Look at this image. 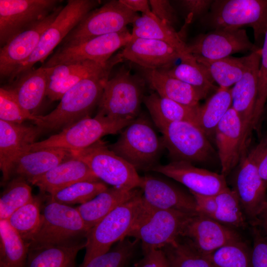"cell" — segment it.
Segmentation results:
<instances>
[{
	"instance_id": "cell-1",
	"label": "cell",
	"mask_w": 267,
	"mask_h": 267,
	"mask_svg": "<svg viewBox=\"0 0 267 267\" xmlns=\"http://www.w3.org/2000/svg\"><path fill=\"white\" fill-rule=\"evenodd\" d=\"M119 63L117 59L111 58L103 70L87 77L68 90L53 111L45 115H38L35 124L42 132L63 130L90 117L99 104L112 69Z\"/></svg>"
},
{
	"instance_id": "cell-2",
	"label": "cell",
	"mask_w": 267,
	"mask_h": 267,
	"mask_svg": "<svg viewBox=\"0 0 267 267\" xmlns=\"http://www.w3.org/2000/svg\"><path fill=\"white\" fill-rule=\"evenodd\" d=\"M141 192L117 207L88 231L85 255L78 267H85L93 258L108 251L112 245L128 237L144 210Z\"/></svg>"
},
{
	"instance_id": "cell-3",
	"label": "cell",
	"mask_w": 267,
	"mask_h": 267,
	"mask_svg": "<svg viewBox=\"0 0 267 267\" xmlns=\"http://www.w3.org/2000/svg\"><path fill=\"white\" fill-rule=\"evenodd\" d=\"M42 214L39 226L26 243L29 251L86 239L88 230L76 207L49 198Z\"/></svg>"
},
{
	"instance_id": "cell-4",
	"label": "cell",
	"mask_w": 267,
	"mask_h": 267,
	"mask_svg": "<svg viewBox=\"0 0 267 267\" xmlns=\"http://www.w3.org/2000/svg\"><path fill=\"white\" fill-rule=\"evenodd\" d=\"M109 148L137 170L151 171L157 164L165 148L152 123L138 116L120 132L117 141Z\"/></svg>"
},
{
	"instance_id": "cell-5",
	"label": "cell",
	"mask_w": 267,
	"mask_h": 267,
	"mask_svg": "<svg viewBox=\"0 0 267 267\" xmlns=\"http://www.w3.org/2000/svg\"><path fill=\"white\" fill-rule=\"evenodd\" d=\"M144 81L123 66L106 82L97 114L112 120L131 123L138 116Z\"/></svg>"
},
{
	"instance_id": "cell-6",
	"label": "cell",
	"mask_w": 267,
	"mask_h": 267,
	"mask_svg": "<svg viewBox=\"0 0 267 267\" xmlns=\"http://www.w3.org/2000/svg\"><path fill=\"white\" fill-rule=\"evenodd\" d=\"M201 21L212 30L250 26L255 43L260 44L267 30V0H214Z\"/></svg>"
},
{
	"instance_id": "cell-7",
	"label": "cell",
	"mask_w": 267,
	"mask_h": 267,
	"mask_svg": "<svg viewBox=\"0 0 267 267\" xmlns=\"http://www.w3.org/2000/svg\"><path fill=\"white\" fill-rule=\"evenodd\" d=\"M144 205L137 223L128 236L141 242L142 251L162 249L178 240L190 218L197 214Z\"/></svg>"
},
{
	"instance_id": "cell-8",
	"label": "cell",
	"mask_w": 267,
	"mask_h": 267,
	"mask_svg": "<svg viewBox=\"0 0 267 267\" xmlns=\"http://www.w3.org/2000/svg\"><path fill=\"white\" fill-rule=\"evenodd\" d=\"M70 151L72 157L85 162L105 183L129 190L139 188L141 177L137 170L102 140L85 148Z\"/></svg>"
},
{
	"instance_id": "cell-9",
	"label": "cell",
	"mask_w": 267,
	"mask_h": 267,
	"mask_svg": "<svg viewBox=\"0 0 267 267\" xmlns=\"http://www.w3.org/2000/svg\"><path fill=\"white\" fill-rule=\"evenodd\" d=\"M97 0H68L58 15L42 35L30 57L20 66L9 79L12 82L31 70L38 62H43L55 47L89 12L100 3Z\"/></svg>"
},
{
	"instance_id": "cell-10",
	"label": "cell",
	"mask_w": 267,
	"mask_h": 267,
	"mask_svg": "<svg viewBox=\"0 0 267 267\" xmlns=\"http://www.w3.org/2000/svg\"><path fill=\"white\" fill-rule=\"evenodd\" d=\"M130 123L114 121L96 114L94 117L83 119L44 140L36 141L27 147L26 152L49 148L82 149L100 140L104 135L120 133Z\"/></svg>"
},
{
	"instance_id": "cell-11",
	"label": "cell",
	"mask_w": 267,
	"mask_h": 267,
	"mask_svg": "<svg viewBox=\"0 0 267 267\" xmlns=\"http://www.w3.org/2000/svg\"><path fill=\"white\" fill-rule=\"evenodd\" d=\"M267 147L265 138L245 154L234 176L233 190L250 222L257 219L267 200V182L261 177L258 167L259 159Z\"/></svg>"
},
{
	"instance_id": "cell-12",
	"label": "cell",
	"mask_w": 267,
	"mask_h": 267,
	"mask_svg": "<svg viewBox=\"0 0 267 267\" xmlns=\"http://www.w3.org/2000/svg\"><path fill=\"white\" fill-rule=\"evenodd\" d=\"M138 16L120 0L109 1L87 14L64 39L62 45H74L118 32L132 23Z\"/></svg>"
},
{
	"instance_id": "cell-13",
	"label": "cell",
	"mask_w": 267,
	"mask_h": 267,
	"mask_svg": "<svg viewBox=\"0 0 267 267\" xmlns=\"http://www.w3.org/2000/svg\"><path fill=\"white\" fill-rule=\"evenodd\" d=\"M161 132L172 161L206 163L215 150L207 135L196 125L187 122L168 124Z\"/></svg>"
},
{
	"instance_id": "cell-14",
	"label": "cell",
	"mask_w": 267,
	"mask_h": 267,
	"mask_svg": "<svg viewBox=\"0 0 267 267\" xmlns=\"http://www.w3.org/2000/svg\"><path fill=\"white\" fill-rule=\"evenodd\" d=\"M132 39V33L126 28L118 32L98 36L74 45H62L41 67L47 68L86 60L105 65L113 53Z\"/></svg>"
},
{
	"instance_id": "cell-15",
	"label": "cell",
	"mask_w": 267,
	"mask_h": 267,
	"mask_svg": "<svg viewBox=\"0 0 267 267\" xmlns=\"http://www.w3.org/2000/svg\"><path fill=\"white\" fill-rule=\"evenodd\" d=\"M58 0H0V45L45 18L58 6Z\"/></svg>"
},
{
	"instance_id": "cell-16",
	"label": "cell",
	"mask_w": 267,
	"mask_h": 267,
	"mask_svg": "<svg viewBox=\"0 0 267 267\" xmlns=\"http://www.w3.org/2000/svg\"><path fill=\"white\" fill-rule=\"evenodd\" d=\"M261 47L250 40L243 29L222 28L200 34L187 44V53L207 59L215 60L238 52H251Z\"/></svg>"
},
{
	"instance_id": "cell-17",
	"label": "cell",
	"mask_w": 267,
	"mask_h": 267,
	"mask_svg": "<svg viewBox=\"0 0 267 267\" xmlns=\"http://www.w3.org/2000/svg\"><path fill=\"white\" fill-rule=\"evenodd\" d=\"M214 134L221 174L226 177L238 166L245 155L250 136L232 106L218 125Z\"/></svg>"
},
{
	"instance_id": "cell-18",
	"label": "cell",
	"mask_w": 267,
	"mask_h": 267,
	"mask_svg": "<svg viewBox=\"0 0 267 267\" xmlns=\"http://www.w3.org/2000/svg\"><path fill=\"white\" fill-rule=\"evenodd\" d=\"M63 7L60 5L45 18L16 35L1 47V78L9 79L16 69L30 57L42 35L55 20Z\"/></svg>"
},
{
	"instance_id": "cell-19",
	"label": "cell",
	"mask_w": 267,
	"mask_h": 267,
	"mask_svg": "<svg viewBox=\"0 0 267 267\" xmlns=\"http://www.w3.org/2000/svg\"><path fill=\"white\" fill-rule=\"evenodd\" d=\"M139 188L147 207L198 213L195 198L190 191L186 192L165 178L151 175L141 177Z\"/></svg>"
},
{
	"instance_id": "cell-20",
	"label": "cell",
	"mask_w": 267,
	"mask_h": 267,
	"mask_svg": "<svg viewBox=\"0 0 267 267\" xmlns=\"http://www.w3.org/2000/svg\"><path fill=\"white\" fill-rule=\"evenodd\" d=\"M181 238L205 256L227 244L241 240L239 234L231 228L199 213L190 218Z\"/></svg>"
},
{
	"instance_id": "cell-21",
	"label": "cell",
	"mask_w": 267,
	"mask_h": 267,
	"mask_svg": "<svg viewBox=\"0 0 267 267\" xmlns=\"http://www.w3.org/2000/svg\"><path fill=\"white\" fill-rule=\"evenodd\" d=\"M151 171L161 174L182 184L197 194L214 196L227 187L225 177L184 161L157 165Z\"/></svg>"
},
{
	"instance_id": "cell-22",
	"label": "cell",
	"mask_w": 267,
	"mask_h": 267,
	"mask_svg": "<svg viewBox=\"0 0 267 267\" xmlns=\"http://www.w3.org/2000/svg\"><path fill=\"white\" fill-rule=\"evenodd\" d=\"M261 48L247 55L245 70L231 89L232 107L239 116L250 136L255 130L254 118L258 94Z\"/></svg>"
},
{
	"instance_id": "cell-23",
	"label": "cell",
	"mask_w": 267,
	"mask_h": 267,
	"mask_svg": "<svg viewBox=\"0 0 267 267\" xmlns=\"http://www.w3.org/2000/svg\"><path fill=\"white\" fill-rule=\"evenodd\" d=\"M42 133L37 126L0 120V169L3 184L11 179L12 168L15 160L25 152L29 146L36 142Z\"/></svg>"
},
{
	"instance_id": "cell-24",
	"label": "cell",
	"mask_w": 267,
	"mask_h": 267,
	"mask_svg": "<svg viewBox=\"0 0 267 267\" xmlns=\"http://www.w3.org/2000/svg\"><path fill=\"white\" fill-rule=\"evenodd\" d=\"M124 59L145 69H165L183 55L169 44L157 40L132 38L120 52Z\"/></svg>"
},
{
	"instance_id": "cell-25",
	"label": "cell",
	"mask_w": 267,
	"mask_h": 267,
	"mask_svg": "<svg viewBox=\"0 0 267 267\" xmlns=\"http://www.w3.org/2000/svg\"><path fill=\"white\" fill-rule=\"evenodd\" d=\"M71 157L70 150L58 148L24 153L14 162L11 178L20 177L32 184L35 180Z\"/></svg>"
},
{
	"instance_id": "cell-26",
	"label": "cell",
	"mask_w": 267,
	"mask_h": 267,
	"mask_svg": "<svg viewBox=\"0 0 267 267\" xmlns=\"http://www.w3.org/2000/svg\"><path fill=\"white\" fill-rule=\"evenodd\" d=\"M83 180H100L85 162L71 156L35 180L32 184L37 186L41 192L50 195Z\"/></svg>"
},
{
	"instance_id": "cell-27",
	"label": "cell",
	"mask_w": 267,
	"mask_h": 267,
	"mask_svg": "<svg viewBox=\"0 0 267 267\" xmlns=\"http://www.w3.org/2000/svg\"><path fill=\"white\" fill-rule=\"evenodd\" d=\"M48 84L46 69L40 67L23 73L6 87L23 109L32 115H37L35 113L46 96Z\"/></svg>"
},
{
	"instance_id": "cell-28",
	"label": "cell",
	"mask_w": 267,
	"mask_h": 267,
	"mask_svg": "<svg viewBox=\"0 0 267 267\" xmlns=\"http://www.w3.org/2000/svg\"><path fill=\"white\" fill-rule=\"evenodd\" d=\"M141 192L137 188L129 190L114 186L108 187L76 208L89 231L113 210Z\"/></svg>"
},
{
	"instance_id": "cell-29",
	"label": "cell",
	"mask_w": 267,
	"mask_h": 267,
	"mask_svg": "<svg viewBox=\"0 0 267 267\" xmlns=\"http://www.w3.org/2000/svg\"><path fill=\"white\" fill-rule=\"evenodd\" d=\"M144 75L150 87L160 96L182 104L199 106L205 97L188 84L170 76L163 69H144Z\"/></svg>"
},
{
	"instance_id": "cell-30",
	"label": "cell",
	"mask_w": 267,
	"mask_h": 267,
	"mask_svg": "<svg viewBox=\"0 0 267 267\" xmlns=\"http://www.w3.org/2000/svg\"><path fill=\"white\" fill-rule=\"evenodd\" d=\"M143 102L154 125L160 131L168 124L187 122L197 125L199 106L191 107L163 97L156 92L144 96Z\"/></svg>"
},
{
	"instance_id": "cell-31",
	"label": "cell",
	"mask_w": 267,
	"mask_h": 267,
	"mask_svg": "<svg viewBox=\"0 0 267 267\" xmlns=\"http://www.w3.org/2000/svg\"><path fill=\"white\" fill-rule=\"evenodd\" d=\"M132 38H144L169 44L183 56L187 54V43L173 26L160 20L152 12L138 16L134 22Z\"/></svg>"
},
{
	"instance_id": "cell-32",
	"label": "cell",
	"mask_w": 267,
	"mask_h": 267,
	"mask_svg": "<svg viewBox=\"0 0 267 267\" xmlns=\"http://www.w3.org/2000/svg\"><path fill=\"white\" fill-rule=\"evenodd\" d=\"M85 246L86 239L29 250L27 267H76L77 256Z\"/></svg>"
},
{
	"instance_id": "cell-33",
	"label": "cell",
	"mask_w": 267,
	"mask_h": 267,
	"mask_svg": "<svg viewBox=\"0 0 267 267\" xmlns=\"http://www.w3.org/2000/svg\"><path fill=\"white\" fill-rule=\"evenodd\" d=\"M180 59L178 65L163 70L170 76L191 86L205 98L211 91L217 90L219 87L213 84L207 70L192 54H185Z\"/></svg>"
},
{
	"instance_id": "cell-34",
	"label": "cell",
	"mask_w": 267,
	"mask_h": 267,
	"mask_svg": "<svg viewBox=\"0 0 267 267\" xmlns=\"http://www.w3.org/2000/svg\"><path fill=\"white\" fill-rule=\"evenodd\" d=\"M29 250L7 220H0V267H27Z\"/></svg>"
},
{
	"instance_id": "cell-35",
	"label": "cell",
	"mask_w": 267,
	"mask_h": 267,
	"mask_svg": "<svg viewBox=\"0 0 267 267\" xmlns=\"http://www.w3.org/2000/svg\"><path fill=\"white\" fill-rule=\"evenodd\" d=\"M231 106V89L219 87L203 105L199 106L197 125L207 136L214 134L218 125Z\"/></svg>"
},
{
	"instance_id": "cell-36",
	"label": "cell",
	"mask_w": 267,
	"mask_h": 267,
	"mask_svg": "<svg viewBox=\"0 0 267 267\" xmlns=\"http://www.w3.org/2000/svg\"><path fill=\"white\" fill-rule=\"evenodd\" d=\"M194 56L206 68L213 81L219 87L223 88H229L241 79L245 70L247 60V56L242 57L230 56L215 60Z\"/></svg>"
},
{
	"instance_id": "cell-37",
	"label": "cell",
	"mask_w": 267,
	"mask_h": 267,
	"mask_svg": "<svg viewBox=\"0 0 267 267\" xmlns=\"http://www.w3.org/2000/svg\"><path fill=\"white\" fill-rule=\"evenodd\" d=\"M215 197L218 208L213 219L230 228H245L247 218L235 191L227 187Z\"/></svg>"
},
{
	"instance_id": "cell-38",
	"label": "cell",
	"mask_w": 267,
	"mask_h": 267,
	"mask_svg": "<svg viewBox=\"0 0 267 267\" xmlns=\"http://www.w3.org/2000/svg\"><path fill=\"white\" fill-rule=\"evenodd\" d=\"M41 209L40 198L33 197L7 220L25 243L30 239L40 224L42 216Z\"/></svg>"
},
{
	"instance_id": "cell-39",
	"label": "cell",
	"mask_w": 267,
	"mask_h": 267,
	"mask_svg": "<svg viewBox=\"0 0 267 267\" xmlns=\"http://www.w3.org/2000/svg\"><path fill=\"white\" fill-rule=\"evenodd\" d=\"M6 184L0 198V220H7L34 197L30 183L21 178L14 177Z\"/></svg>"
},
{
	"instance_id": "cell-40",
	"label": "cell",
	"mask_w": 267,
	"mask_h": 267,
	"mask_svg": "<svg viewBox=\"0 0 267 267\" xmlns=\"http://www.w3.org/2000/svg\"><path fill=\"white\" fill-rule=\"evenodd\" d=\"M107 188L106 183L101 180L80 181L54 192L49 195V198L67 205L82 204Z\"/></svg>"
},
{
	"instance_id": "cell-41",
	"label": "cell",
	"mask_w": 267,
	"mask_h": 267,
	"mask_svg": "<svg viewBox=\"0 0 267 267\" xmlns=\"http://www.w3.org/2000/svg\"><path fill=\"white\" fill-rule=\"evenodd\" d=\"M162 250L172 267H213L207 256L200 254L181 238Z\"/></svg>"
},
{
	"instance_id": "cell-42",
	"label": "cell",
	"mask_w": 267,
	"mask_h": 267,
	"mask_svg": "<svg viewBox=\"0 0 267 267\" xmlns=\"http://www.w3.org/2000/svg\"><path fill=\"white\" fill-rule=\"evenodd\" d=\"M251 252L241 239L220 247L207 257L213 267H251Z\"/></svg>"
},
{
	"instance_id": "cell-43",
	"label": "cell",
	"mask_w": 267,
	"mask_h": 267,
	"mask_svg": "<svg viewBox=\"0 0 267 267\" xmlns=\"http://www.w3.org/2000/svg\"><path fill=\"white\" fill-rule=\"evenodd\" d=\"M138 242L126 237L107 252L93 258L85 267H127L133 257Z\"/></svg>"
},
{
	"instance_id": "cell-44",
	"label": "cell",
	"mask_w": 267,
	"mask_h": 267,
	"mask_svg": "<svg viewBox=\"0 0 267 267\" xmlns=\"http://www.w3.org/2000/svg\"><path fill=\"white\" fill-rule=\"evenodd\" d=\"M107 65L94 62L88 67L58 80L48 82L46 96L51 101L60 100L71 88L87 77L103 70Z\"/></svg>"
},
{
	"instance_id": "cell-45",
	"label": "cell",
	"mask_w": 267,
	"mask_h": 267,
	"mask_svg": "<svg viewBox=\"0 0 267 267\" xmlns=\"http://www.w3.org/2000/svg\"><path fill=\"white\" fill-rule=\"evenodd\" d=\"M38 116L32 115L23 109L6 87L0 88V120L16 124H22L27 120L34 123L38 120Z\"/></svg>"
},
{
	"instance_id": "cell-46",
	"label": "cell",
	"mask_w": 267,
	"mask_h": 267,
	"mask_svg": "<svg viewBox=\"0 0 267 267\" xmlns=\"http://www.w3.org/2000/svg\"><path fill=\"white\" fill-rule=\"evenodd\" d=\"M267 101V30L265 33L258 77V94L255 111L254 125L256 129L264 114Z\"/></svg>"
},
{
	"instance_id": "cell-47",
	"label": "cell",
	"mask_w": 267,
	"mask_h": 267,
	"mask_svg": "<svg viewBox=\"0 0 267 267\" xmlns=\"http://www.w3.org/2000/svg\"><path fill=\"white\" fill-rule=\"evenodd\" d=\"M253 233L251 267H267V239L255 227H254Z\"/></svg>"
},
{
	"instance_id": "cell-48",
	"label": "cell",
	"mask_w": 267,
	"mask_h": 267,
	"mask_svg": "<svg viewBox=\"0 0 267 267\" xmlns=\"http://www.w3.org/2000/svg\"><path fill=\"white\" fill-rule=\"evenodd\" d=\"M94 62L89 60H86L59 64L54 67L45 68L48 76V82L62 79L68 75L88 67Z\"/></svg>"
},
{
	"instance_id": "cell-49",
	"label": "cell",
	"mask_w": 267,
	"mask_h": 267,
	"mask_svg": "<svg viewBox=\"0 0 267 267\" xmlns=\"http://www.w3.org/2000/svg\"><path fill=\"white\" fill-rule=\"evenodd\" d=\"M213 0H182L179 3L187 13L186 22L190 23L194 19L203 17L209 10Z\"/></svg>"
},
{
	"instance_id": "cell-50",
	"label": "cell",
	"mask_w": 267,
	"mask_h": 267,
	"mask_svg": "<svg viewBox=\"0 0 267 267\" xmlns=\"http://www.w3.org/2000/svg\"><path fill=\"white\" fill-rule=\"evenodd\" d=\"M149 2L151 12L160 20L172 26L176 23V13L169 0H150Z\"/></svg>"
},
{
	"instance_id": "cell-51",
	"label": "cell",
	"mask_w": 267,
	"mask_h": 267,
	"mask_svg": "<svg viewBox=\"0 0 267 267\" xmlns=\"http://www.w3.org/2000/svg\"><path fill=\"white\" fill-rule=\"evenodd\" d=\"M134 267H172L162 249L143 251V256Z\"/></svg>"
},
{
	"instance_id": "cell-52",
	"label": "cell",
	"mask_w": 267,
	"mask_h": 267,
	"mask_svg": "<svg viewBox=\"0 0 267 267\" xmlns=\"http://www.w3.org/2000/svg\"><path fill=\"white\" fill-rule=\"evenodd\" d=\"M190 192L195 198L197 213L213 219L218 208L215 195H203Z\"/></svg>"
},
{
	"instance_id": "cell-53",
	"label": "cell",
	"mask_w": 267,
	"mask_h": 267,
	"mask_svg": "<svg viewBox=\"0 0 267 267\" xmlns=\"http://www.w3.org/2000/svg\"><path fill=\"white\" fill-rule=\"evenodd\" d=\"M128 8L136 13L141 12L142 14L151 12L149 0H119Z\"/></svg>"
},
{
	"instance_id": "cell-54",
	"label": "cell",
	"mask_w": 267,
	"mask_h": 267,
	"mask_svg": "<svg viewBox=\"0 0 267 267\" xmlns=\"http://www.w3.org/2000/svg\"><path fill=\"white\" fill-rule=\"evenodd\" d=\"M258 167L261 177L267 182V147L263 151L259 159Z\"/></svg>"
},
{
	"instance_id": "cell-55",
	"label": "cell",
	"mask_w": 267,
	"mask_h": 267,
	"mask_svg": "<svg viewBox=\"0 0 267 267\" xmlns=\"http://www.w3.org/2000/svg\"><path fill=\"white\" fill-rule=\"evenodd\" d=\"M251 223L267 239V216L256 219L251 222Z\"/></svg>"
},
{
	"instance_id": "cell-56",
	"label": "cell",
	"mask_w": 267,
	"mask_h": 267,
	"mask_svg": "<svg viewBox=\"0 0 267 267\" xmlns=\"http://www.w3.org/2000/svg\"><path fill=\"white\" fill-rule=\"evenodd\" d=\"M267 216V200L264 204L262 208L260 211L256 219L264 218Z\"/></svg>"
}]
</instances>
